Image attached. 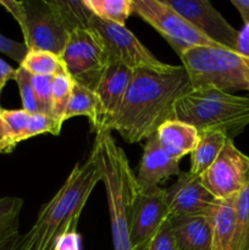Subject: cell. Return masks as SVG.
<instances>
[{
  "label": "cell",
  "instance_id": "6da1fadb",
  "mask_svg": "<svg viewBox=\"0 0 249 250\" xmlns=\"http://www.w3.org/2000/svg\"><path fill=\"white\" fill-rule=\"evenodd\" d=\"M192 89L182 65L164 72L134 70L111 132H119L127 143L146 141L164 122L172 119L176 102Z\"/></svg>",
  "mask_w": 249,
  "mask_h": 250
},
{
  "label": "cell",
  "instance_id": "7a4b0ae2",
  "mask_svg": "<svg viewBox=\"0 0 249 250\" xmlns=\"http://www.w3.org/2000/svg\"><path fill=\"white\" fill-rule=\"evenodd\" d=\"M92 151L99 163L106 192L114 249L132 250L129 233L134 205L141 190L136 175L124 151L115 142L111 131L95 133Z\"/></svg>",
  "mask_w": 249,
  "mask_h": 250
},
{
  "label": "cell",
  "instance_id": "3957f363",
  "mask_svg": "<svg viewBox=\"0 0 249 250\" xmlns=\"http://www.w3.org/2000/svg\"><path fill=\"white\" fill-rule=\"evenodd\" d=\"M100 181L99 163L90 150L87 160L83 164H76L62 187L39 211L33 225L37 232L36 250H53L60 234L77 229L81 212Z\"/></svg>",
  "mask_w": 249,
  "mask_h": 250
},
{
  "label": "cell",
  "instance_id": "277c9868",
  "mask_svg": "<svg viewBox=\"0 0 249 250\" xmlns=\"http://www.w3.org/2000/svg\"><path fill=\"white\" fill-rule=\"evenodd\" d=\"M172 119L192 125L198 132H222L233 139L249 125V97L212 87L193 88L176 102Z\"/></svg>",
  "mask_w": 249,
  "mask_h": 250
},
{
  "label": "cell",
  "instance_id": "5b68a950",
  "mask_svg": "<svg viewBox=\"0 0 249 250\" xmlns=\"http://www.w3.org/2000/svg\"><path fill=\"white\" fill-rule=\"evenodd\" d=\"M193 88L249 92V58L224 46L188 48L180 54Z\"/></svg>",
  "mask_w": 249,
  "mask_h": 250
},
{
  "label": "cell",
  "instance_id": "8992f818",
  "mask_svg": "<svg viewBox=\"0 0 249 250\" xmlns=\"http://www.w3.org/2000/svg\"><path fill=\"white\" fill-rule=\"evenodd\" d=\"M0 5L21 27L27 50H46L61 55L70 32L56 0H0Z\"/></svg>",
  "mask_w": 249,
  "mask_h": 250
},
{
  "label": "cell",
  "instance_id": "52a82bcc",
  "mask_svg": "<svg viewBox=\"0 0 249 250\" xmlns=\"http://www.w3.org/2000/svg\"><path fill=\"white\" fill-rule=\"evenodd\" d=\"M60 60L75 82L94 90L107 63V55L97 32L82 26L70 32Z\"/></svg>",
  "mask_w": 249,
  "mask_h": 250
},
{
  "label": "cell",
  "instance_id": "ba28073f",
  "mask_svg": "<svg viewBox=\"0 0 249 250\" xmlns=\"http://www.w3.org/2000/svg\"><path fill=\"white\" fill-rule=\"evenodd\" d=\"M88 26L100 37L107 59L120 61L132 70H150L164 72L175 66L159 60L126 26L110 23L90 15Z\"/></svg>",
  "mask_w": 249,
  "mask_h": 250
},
{
  "label": "cell",
  "instance_id": "9c48e42d",
  "mask_svg": "<svg viewBox=\"0 0 249 250\" xmlns=\"http://www.w3.org/2000/svg\"><path fill=\"white\" fill-rule=\"evenodd\" d=\"M133 14L159 32L177 55L188 48L220 46L198 32L163 0H133Z\"/></svg>",
  "mask_w": 249,
  "mask_h": 250
},
{
  "label": "cell",
  "instance_id": "30bf717a",
  "mask_svg": "<svg viewBox=\"0 0 249 250\" xmlns=\"http://www.w3.org/2000/svg\"><path fill=\"white\" fill-rule=\"evenodd\" d=\"M248 175L249 156L234 146L233 139H227L216 160L200 177L216 199H227L243 189Z\"/></svg>",
  "mask_w": 249,
  "mask_h": 250
},
{
  "label": "cell",
  "instance_id": "8fae6325",
  "mask_svg": "<svg viewBox=\"0 0 249 250\" xmlns=\"http://www.w3.org/2000/svg\"><path fill=\"white\" fill-rule=\"evenodd\" d=\"M198 32L224 48L236 50L238 32L208 0H163Z\"/></svg>",
  "mask_w": 249,
  "mask_h": 250
},
{
  "label": "cell",
  "instance_id": "7c38bea8",
  "mask_svg": "<svg viewBox=\"0 0 249 250\" xmlns=\"http://www.w3.org/2000/svg\"><path fill=\"white\" fill-rule=\"evenodd\" d=\"M133 76V70L120 61L107 59L94 92L98 99V117L95 133L111 131V125L119 112L126 90Z\"/></svg>",
  "mask_w": 249,
  "mask_h": 250
},
{
  "label": "cell",
  "instance_id": "4fadbf2b",
  "mask_svg": "<svg viewBox=\"0 0 249 250\" xmlns=\"http://www.w3.org/2000/svg\"><path fill=\"white\" fill-rule=\"evenodd\" d=\"M171 217L166 200V190L161 187L139 190L132 217V250H141L146 242Z\"/></svg>",
  "mask_w": 249,
  "mask_h": 250
},
{
  "label": "cell",
  "instance_id": "5bb4252c",
  "mask_svg": "<svg viewBox=\"0 0 249 250\" xmlns=\"http://www.w3.org/2000/svg\"><path fill=\"white\" fill-rule=\"evenodd\" d=\"M165 190L171 216H208L217 200L204 187L202 177L189 171L181 172Z\"/></svg>",
  "mask_w": 249,
  "mask_h": 250
},
{
  "label": "cell",
  "instance_id": "9a60e30c",
  "mask_svg": "<svg viewBox=\"0 0 249 250\" xmlns=\"http://www.w3.org/2000/svg\"><path fill=\"white\" fill-rule=\"evenodd\" d=\"M180 173V161L170 158L163 150L156 134L149 137L144 144L138 172L136 175L141 190L159 187V185L168 177L178 176Z\"/></svg>",
  "mask_w": 249,
  "mask_h": 250
},
{
  "label": "cell",
  "instance_id": "2e32d148",
  "mask_svg": "<svg viewBox=\"0 0 249 250\" xmlns=\"http://www.w3.org/2000/svg\"><path fill=\"white\" fill-rule=\"evenodd\" d=\"M237 195L217 199L208 215L211 226V250H236L237 242Z\"/></svg>",
  "mask_w": 249,
  "mask_h": 250
},
{
  "label": "cell",
  "instance_id": "e0dca14e",
  "mask_svg": "<svg viewBox=\"0 0 249 250\" xmlns=\"http://www.w3.org/2000/svg\"><path fill=\"white\" fill-rule=\"evenodd\" d=\"M155 134L163 150L177 161L192 153L199 141V132L194 126L175 119L164 122Z\"/></svg>",
  "mask_w": 249,
  "mask_h": 250
},
{
  "label": "cell",
  "instance_id": "ac0fdd59",
  "mask_svg": "<svg viewBox=\"0 0 249 250\" xmlns=\"http://www.w3.org/2000/svg\"><path fill=\"white\" fill-rule=\"evenodd\" d=\"M171 229L181 250H211L212 233L208 216H171Z\"/></svg>",
  "mask_w": 249,
  "mask_h": 250
},
{
  "label": "cell",
  "instance_id": "d6986e66",
  "mask_svg": "<svg viewBox=\"0 0 249 250\" xmlns=\"http://www.w3.org/2000/svg\"><path fill=\"white\" fill-rule=\"evenodd\" d=\"M226 134L216 131L199 132V141L190 153L189 172L202 176L212 165L227 141Z\"/></svg>",
  "mask_w": 249,
  "mask_h": 250
},
{
  "label": "cell",
  "instance_id": "ffe728a7",
  "mask_svg": "<svg viewBox=\"0 0 249 250\" xmlns=\"http://www.w3.org/2000/svg\"><path fill=\"white\" fill-rule=\"evenodd\" d=\"M83 5L93 16L126 26V21L133 14V0H82Z\"/></svg>",
  "mask_w": 249,
  "mask_h": 250
},
{
  "label": "cell",
  "instance_id": "44dd1931",
  "mask_svg": "<svg viewBox=\"0 0 249 250\" xmlns=\"http://www.w3.org/2000/svg\"><path fill=\"white\" fill-rule=\"evenodd\" d=\"M76 116H85L94 128L98 117V99L93 89L75 82L65 114V121Z\"/></svg>",
  "mask_w": 249,
  "mask_h": 250
},
{
  "label": "cell",
  "instance_id": "7402d4cb",
  "mask_svg": "<svg viewBox=\"0 0 249 250\" xmlns=\"http://www.w3.org/2000/svg\"><path fill=\"white\" fill-rule=\"evenodd\" d=\"M23 199L17 197L0 198V249L20 236V214Z\"/></svg>",
  "mask_w": 249,
  "mask_h": 250
},
{
  "label": "cell",
  "instance_id": "603a6c76",
  "mask_svg": "<svg viewBox=\"0 0 249 250\" xmlns=\"http://www.w3.org/2000/svg\"><path fill=\"white\" fill-rule=\"evenodd\" d=\"M75 81L65 71V68L56 73L51 83V117L60 128L65 122V114L70 102L71 92Z\"/></svg>",
  "mask_w": 249,
  "mask_h": 250
},
{
  "label": "cell",
  "instance_id": "cb8c5ba5",
  "mask_svg": "<svg viewBox=\"0 0 249 250\" xmlns=\"http://www.w3.org/2000/svg\"><path fill=\"white\" fill-rule=\"evenodd\" d=\"M20 66L32 76H55L63 68L60 56L46 50H28Z\"/></svg>",
  "mask_w": 249,
  "mask_h": 250
},
{
  "label": "cell",
  "instance_id": "d4e9b609",
  "mask_svg": "<svg viewBox=\"0 0 249 250\" xmlns=\"http://www.w3.org/2000/svg\"><path fill=\"white\" fill-rule=\"evenodd\" d=\"M236 250H249V175L243 189L237 194Z\"/></svg>",
  "mask_w": 249,
  "mask_h": 250
},
{
  "label": "cell",
  "instance_id": "484cf974",
  "mask_svg": "<svg viewBox=\"0 0 249 250\" xmlns=\"http://www.w3.org/2000/svg\"><path fill=\"white\" fill-rule=\"evenodd\" d=\"M1 116L7 137H9V141L11 142L12 146H16L20 142L26 141V132L31 114L24 111L23 109H2Z\"/></svg>",
  "mask_w": 249,
  "mask_h": 250
},
{
  "label": "cell",
  "instance_id": "4316f807",
  "mask_svg": "<svg viewBox=\"0 0 249 250\" xmlns=\"http://www.w3.org/2000/svg\"><path fill=\"white\" fill-rule=\"evenodd\" d=\"M32 75L27 72L23 67L19 66L16 68V75L14 81L19 85L20 95H21L22 109L29 114H36L38 111V105H37L36 98H34L33 87H32Z\"/></svg>",
  "mask_w": 249,
  "mask_h": 250
},
{
  "label": "cell",
  "instance_id": "83f0119b",
  "mask_svg": "<svg viewBox=\"0 0 249 250\" xmlns=\"http://www.w3.org/2000/svg\"><path fill=\"white\" fill-rule=\"evenodd\" d=\"M54 76H32V87L38 111L51 116V83Z\"/></svg>",
  "mask_w": 249,
  "mask_h": 250
},
{
  "label": "cell",
  "instance_id": "f1b7e54d",
  "mask_svg": "<svg viewBox=\"0 0 249 250\" xmlns=\"http://www.w3.org/2000/svg\"><path fill=\"white\" fill-rule=\"evenodd\" d=\"M61 132L60 127L56 125L54 119L49 115L42 114V112H36L31 114L28 121V127L26 132V139L33 138V137L39 136V134L50 133L54 136H59Z\"/></svg>",
  "mask_w": 249,
  "mask_h": 250
},
{
  "label": "cell",
  "instance_id": "f546056e",
  "mask_svg": "<svg viewBox=\"0 0 249 250\" xmlns=\"http://www.w3.org/2000/svg\"><path fill=\"white\" fill-rule=\"evenodd\" d=\"M141 250H181L173 236L170 219L159 229V231L146 242Z\"/></svg>",
  "mask_w": 249,
  "mask_h": 250
},
{
  "label": "cell",
  "instance_id": "4dcf8cb0",
  "mask_svg": "<svg viewBox=\"0 0 249 250\" xmlns=\"http://www.w3.org/2000/svg\"><path fill=\"white\" fill-rule=\"evenodd\" d=\"M27 51L28 50L23 43L12 41V39L0 34V53L7 55L10 59L16 61L19 65H21V62L23 61Z\"/></svg>",
  "mask_w": 249,
  "mask_h": 250
},
{
  "label": "cell",
  "instance_id": "1f68e13d",
  "mask_svg": "<svg viewBox=\"0 0 249 250\" xmlns=\"http://www.w3.org/2000/svg\"><path fill=\"white\" fill-rule=\"evenodd\" d=\"M53 250H82V237L77 229L63 232L56 238Z\"/></svg>",
  "mask_w": 249,
  "mask_h": 250
},
{
  "label": "cell",
  "instance_id": "d6a6232c",
  "mask_svg": "<svg viewBox=\"0 0 249 250\" xmlns=\"http://www.w3.org/2000/svg\"><path fill=\"white\" fill-rule=\"evenodd\" d=\"M37 232L32 227L27 233L20 234L0 250H36Z\"/></svg>",
  "mask_w": 249,
  "mask_h": 250
},
{
  "label": "cell",
  "instance_id": "836d02e7",
  "mask_svg": "<svg viewBox=\"0 0 249 250\" xmlns=\"http://www.w3.org/2000/svg\"><path fill=\"white\" fill-rule=\"evenodd\" d=\"M236 51L249 58V23L244 24L241 31L238 32Z\"/></svg>",
  "mask_w": 249,
  "mask_h": 250
},
{
  "label": "cell",
  "instance_id": "e575fe53",
  "mask_svg": "<svg viewBox=\"0 0 249 250\" xmlns=\"http://www.w3.org/2000/svg\"><path fill=\"white\" fill-rule=\"evenodd\" d=\"M1 111L2 109L0 107V154H7V153H11V151L15 149V146H12L11 142L9 141L6 129H5L4 121H2Z\"/></svg>",
  "mask_w": 249,
  "mask_h": 250
},
{
  "label": "cell",
  "instance_id": "d590c367",
  "mask_svg": "<svg viewBox=\"0 0 249 250\" xmlns=\"http://www.w3.org/2000/svg\"><path fill=\"white\" fill-rule=\"evenodd\" d=\"M15 75H16V68H14L6 61L0 59V87L4 88L10 80H14Z\"/></svg>",
  "mask_w": 249,
  "mask_h": 250
},
{
  "label": "cell",
  "instance_id": "8d00e7d4",
  "mask_svg": "<svg viewBox=\"0 0 249 250\" xmlns=\"http://www.w3.org/2000/svg\"><path fill=\"white\" fill-rule=\"evenodd\" d=\"M231 4L238 10L244 24L249 23V0H231Z\"/></svg>",
  "mask_w": 249,
  "mask_h": 250
},
{
  "label": "cell",
  "instance_id": "74e56055",
  "mask_svg": "<svg viewBox=\"0 0 249 250\" xmlns=\"http://www.w3.org/2000/svg\"><path fill=\"white\" fill-rule=\"evenodd\" d=\"M1 90H2V88L0 87V95H1Z\"/></svg>",
  "mask_w": 249,
  "mask_h": 250
}]
</instances>
